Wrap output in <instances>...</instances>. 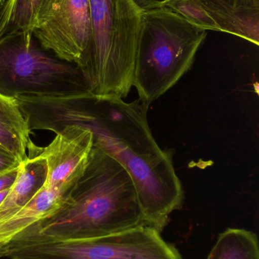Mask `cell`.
I'll list each match as a JSON object with an SVG mask.
<instances>
[{
  "label": "cell",
  "mask_w": 259,
  "mask_h": 259,
  "mask_svg": "<svg viewBox=\"0 0 259 259\" xmlns=\"http://www.w3.org/2000/svg\"><path fill=\"white\" fill-rule=\"evenodd\" d=\"M207 259H259L258 237L247 230L228 228L219 234Z\"/></svg>",
  "instance_id": "12"
},
{
  "label": "cell",
  "mask_w": 259,
  "mask_h": 259,
  "mask_svg": "<svg viewBox=\"0 0 259 259\" xmlns=\"http://www.w3.org/2000/svg\"><path fill=\"white\" fill-rule=\"evenodd\" d=\"M91 42L85 79L96 97L124 99L132 88L142 12L132 0H89Z\"/></svg>",
  "instance_id": "3"
},
{
  "label": "cell",
  "mask_w": 259,
  "mask_h": 259,
  "mask_svg": "<svg viewBox=\"0 0 259 259\" xmlns=\"http://www.w3.org/2000/svg\"><path fill=\"white\" fill-rule=\"evenodd\" d=\"M30 130L15 98L0 94V146L20 162L28 158L33 146Z\"/></svg>",
  "instance_id": "11"
},
{
  "label": "cell",
  "mask_w": 259,
  "mask_h": 259,
  "mask_svg": "<svg viewBox=\"0 0 259 259\" xmlns=\"http://www.w3.org/2000/svg\"><path fill=\"white\" fill-rule=\"evenodd\" d=\"M12 259H183L161 233L147 226L89 240L23 239L9 248Z\"/></svg>",
  "instance_id": "6"
},
{
  "label": "cell",
  "mask_w": 259,
  "mask_h": 259,
  "mask_svg": "<svg viewBox=\"0 0 259 259\" xmlns=\"http://www.w3.org/2000/svg\"><path fill=\"white\" fill-rule=\"evenodd\" d=\"M141 12H147L154 9L166 7L171 0H132Z\"/></svg>",
  "instance_id": "15"
},
{
  "label": "cell",
  "mask_w": 259,
  "mask_h": 259,
  "mask_svg": "<svg viewBox=\"0 0 259 259\" xmlns=\"http://www.w3.org/2000/svg\"><path fill=\"white\" fill-rule=\"evenodd\" d=\"M206 34L169 8L142 12L132 87L143 105L149 107L188 72Z\"/></svg>",
  "instance_id": "4"
},
{
  "label": "cell",
  "mask_w": 259,
  "mask_h": 259,
  "mask_svg": "<svg viewBox=\"0 0 259 259\" xmlns=\"http://www.w3.org/2000/svg\"><path fill=\"white\" fill-rule=\"evenodd\" d=\"M94 146L89 130L67 125L56 133L53 141L36 152L47 161V184L65 193H71L85 172Z\"/></svg>",
  "instance_id": "8"
},
{
  "label": "cell",
  "mask_w": 259,
  "mask_h": 259,
  "mask_svg": "<svg viewBox=\"0 0 259 259\" xmlns=\"http://www.w3.org/2000/svg\"><path fill=\"white\" fill-rule=\"evenodd\" d=\"M214 23L225 32L259 44V0H196Z\"/></svg>",
  "instance_id": "9"
},
{
  "label": "cell",
  "mask_w": 259,
  "mask_h": 259,
  "mask_svg": "<svg viewBox=\"0 0 259 259\" xmlns=\"http://www.w3.org/2000/svg\"><path fill=\"white\" fill-rule=\"evenodd\" d=\"M31 32L44 50L76 65L85 77L91 42L89 0H42Z\"/></svg>",
  "instance_id": "7"
},
{
  "label": "cell",
  "mask_w": 259,
  "mask_h": 259,
  "mask_svg": "<svg viewBox=\"0 0 259 259\" xmlns=\"http://www.w3.org/2000/svg\"><path fill=\"white\" fill-rule=\"evenodd\" d=\"M9 190L10 189H8V190H3V191L0 192V204L3 202L5 198L7 196L8 193H9Z\"/></svg>",
  "instance_id": "17"
},
{
  "label": "cell",
  "mask_w": 259,
  "mask_h": 259,
  "mask_svg": "<svg viewBox=\"0 0 259 259\" xmlns=\"http://www.w3.org/2000/svg\"><path fill=\"white\" fill-rule=\"evenodd\" d=\"M141 226L145 222L132 178L94 145L85 172L65 204L15 240H89Z\"/></svg>",
  "instance_id": "2"
},
{
  "label": "cell",
  "mask_w": 259,
  "mask_h": 259,
  "mask_svg": "<svg viewBox=\"0 0 259 259\" xmlns=\"http://www.w3.org/2000/svg\"><path fill=\"white\" fill-rule=\"evenodd\" d=\"M91 92L82 71L42 48L32 32L0 37V94L15 98Z\"/></svg>",
  "instance_id": "5"
},
{
  "label": "cell",
  "mask_w": 259,
  "mask_h": 259,
  "mask_svg": "<svg viewBox=\"0 0 259 259\" xmlns=\"http://www.w3.org/2000/svg\"><path fill=\"white\" fill-rule=\"evenodd\" d=\"M21 164L18 167L0 174V192L10 189L15 183L19 171Z\"/></svg>",
  "instance_id": "16"
},
{
  "label": "cell",
  "mask_w": 259,
  "mask_h": 259,
  "mask_svg": "<svg viewBox=\"0 0 259 259\" xmlns=\"http://www.w3.org/2000/svg\"><path fill=\"white\" fill-rule=\"evenodd\" d=\"M42 0H5L0 9V37L9 33L31 32Z\"/></svg>",
  "instance_id": "13"
},
{
  "label": "cell",
  "mask_w": 259,
  "mask_h": 259,
  "mask_svg": "<svg viewBox=\"0 0 259 259\" xmlns=\"http://www.w3.org/2000/svg\"><path fill=\"white\" fill-rule=\"evenodd\" d=\"M36 149L35 146L29 151L28 158L21 163L15 183L0 204V222L22 208L47 182V161Z\"/></svg>",
  "instance_id": "10"
},
{
  "label": "cell",
  "mask_w": 259,
  "mask_h": 259,
  "mask_svg": "<svg viewBox=\"0 0 259 259\" xmlns=\"http://www.w3.org/2000/svg\"><path fill=\"white\" fill-rule=\"evenodd\" d=\"M21 163L14 155L0 146V174L18 167Z\"/></svg>",
  "instance_id": "14"
},
{
  "label": "cell",
  "mask_w": 259,
  "mask_h": 259,
  "mask_svg": "<svg viewBox=\"0 0 259 259\" xmlns=\"http://www.w3.org/2000/svg\"><path fill=\"white\" fill-rule=\"evenodd\" d=\"M149 107L92 93L49 99L43 119L49 131L67 125L91 131L94 145L115 158L135 184L145 225L162 232L182 207L184 192L170 151L160 147L149 125Z\"/></svg>",
  "instance_id": "1"
},
{
  "label": "cell",
  "mask_w": 259,
  "mask_h": 259,
  "mask_svg": "<svg viewBox=\"0 0 259 259\" xmlns=\"http://www.w3.org/2000/svg\"><path fill=\"white\" fill-rule=\"evenodd\" d=\"M5 0H0V9H1L2 6H3V3H4Z\"/></svg>",
  "instance_id": "18"
}]
</instances>
